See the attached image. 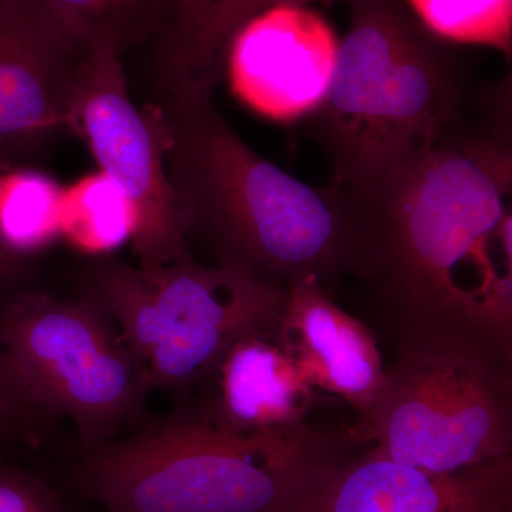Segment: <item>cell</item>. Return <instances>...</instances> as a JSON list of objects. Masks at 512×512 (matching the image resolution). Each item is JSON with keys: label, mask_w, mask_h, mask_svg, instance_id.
Here are the masks:
<instances>
[{"label": "cell", "mask_w": 512, "mask_h": 512, "mask_svg": "<svg viewBox=\"0 0 512 512\" xmlns=\"http://www.w3.org/2000/svg\"><path fill=\"white\" fill-rule=\"evenodd\" d=\"M0 512H70L42 478L0 463Z\"/></svg>", "instance_id": "19"}, {"label": "cell", "mask_w": 512, "mask_h": 512, "mask_svg": "<svg viewBox=\"0 0 512 512\" xmlns=\"http://www.w3.org/2000/svg\"><path fill=\"white\" fill-rule=\"evenodd\" d=\"M84 55L45 0H0V168L69 133Z\"/></svg>", "instance_id": "9"}, {"label": "cell", "mask_w": 512, "mask_h": 512, "mask_svg": "<svg viewBox=\"0 0 512 512\" xmlns=\"http://www.w3.org/2000/svg\"><path fill=\"white\" fill-rule=\"evenodd\" d=\"M275 338L316 392L343 400L363 417L386 375L375 336L336 305L316 278L288 286Z\"/></svg>", "instance_id": "12"}, {"label": "cell", "mask_w": 512, "mask_h": 512, "mask_svg": "<svg viewBox=\"0 0 512 512\" xmlns=\"http://www.w3.org/2000/svg\"><path fill=\"white\" fill-rule=\"evenodd\" d=\"M355 430L171 421L89 448L74 483L106 512H278L356 456Z\"/></svg>", "instance_id": "3"}, {"label": "cell", "mask_w": 512, "mask_h": 512, "mask_svg": "<svg viewBox=\"0 0 512 512\" xmlns=\"http://www.w3.org/2000/svg\"><path fill=\"white\" fill-rule=\"evenodd\" d=\"M165 171L188 242L214 265L285 286L359 272L345 192L312 187L249 146L215 103V86L160 80L151 107Z\"/></svg>", "instance_id": "2"}, {"label": "cell", "mask_w": 512, "mask_h": 512, "mask_svg": "<svg viewBox=\"0 0 512 512\" xmlns=\"http://www.w3.org/2000/svg\"><path fill=\"white\" fill-rule=\"evenodd\" d=\"M416 18L447 42L491 47L510 59L512 0H407Z\"/></svg>", "instance_id": "18"}, {"label": "cell", "mask_w": 512, "mask_h": 512, "mask_svg": "<svg viewBox=\"0 0 512 512\" xmlns=\"http://www.w3.org/2000/svg\"><path fill=\"white\" fill-rule=\"evenodd\" d=\"M5 170H9V168H0V173H3Z\"/></svg>", "instance_id": "23"}, {"label": "cell", "mask_w": 512, "mask_h": 512, "mask_svg": "<svg viewBox=\"0 0 512 512\" xmlns=\"http://www.w3.org/2000/svg\"><path fill=\"white\" fill-rule=\"evenodd\" d=\"M339 40L319 13L276 6L237 30L225 55L235 93L276 121L308 117L328 92Z\"/></svg>", "instance_id": "10"}, {"label": "cell", "mask_w": 512, "mask_h": 512, "mask_svg": "<svg viewBox=\"0 0 512 512\" xmlns=\"http://www.w3.org/2000/svg\"><path fill=\"white\" fill-rule=\"evenodd\" d=\"M348 35L318 109L309 114L333 187L375 184L463 119L473 100L447 40L402 0H350Z\"/></svg>", "instance_id": "4"}, {"label": "cell", "mask_w": 512, "mask_h": 512, "mask_svg": "<svg viewBox=\"0 0 512 512\" xmlns=\"http://www.w3.org/2000/svg\"><path fill=\"white\" fill-rule=\"evenodd\" d=\"M64 194L39 171L12 167L0 173V245L29 259L62 237Z\"/></svg>", "instance_id": "16"}, {"label": "cell", "mask_w": 512, "mask_h": 512, "mask_svg": "<svg viewBox=\"0 0 512 512\" xmlns=\"http://www.w3.org/2000/svg\"><path fill=\"white\" fill-rule=\"evenodd\" d=\"M28 259L10 254L0 245V288L13 285L28 275Z\"/></svg>", "instance_id": "22"}, {"label": "cell", "mask_w": 512, "mask_h": 512, "mask_svg": "<svg viewBox=\"0 0 512 512\" xmlns=\"http://www.w3.org/2000/svg\"><path fill=\"white\" fill-rule=\"evenodd\" d=\"M84 285L119 328L146 393L215 372L238 340L274 332L288 299L285 286L194 259L143 268L100 256Z\"/></svg>", "instance_id": "6"}, {"label": "cell", "mask_w": 512, "mask_h": 512, "mask_svg": "<svg viewBox=\"0 0 512 512\" xmlns=\"http://www.w3.org/2000/svg\"><path fill=\"white\" fill-rule=\"evenodd\" d=\"M84 52L123 57L161 37L173 20V0H45Z\"/></svg>", "instance_id": "14"}, {"label": "cell", "mask_w": 512, "mask_h": 512, "mask_svg": "<svg viewBox=\"0 0 512 512\" xmlns=\"http://www.w3.org/2000/svg\"><path fill=\"white\" fill-rule=\"evenodd\" d=\"M278 512H512V458L429 474L366 448Z\"/></svg>", "instance_id": "11"}, {"label": "cell", "mask_w": 512, "mask_h": 512, "mask_svg": "<svg viewBox=\"0 0 512 512\" xmlns=\"http://www.w3.org/2000/svg\"><path fill=\"white\" fill-rule=\"evenodd\" d=\"M274 332L238 340L215 370L220 375V403L214 416L232 429L288 430L308 423L316 390Z\"/></svg>", "instance_id": "13"}, {"label": "cell", "mask_w": 512, "mask_h": 512, "mask_svg": "<svg viewBox=\"0 0 512 512\" xmlns=\"http://www.w3.org/2000/svg\"><path fill=\"white\" fill-rule=\"evenodd\" d=\"M32 409L19 392L8 362L0 350V429L8 426Z\"/></svg>", "instance_id": "20"}, {"label": "cell", "mask_w": 512, "mask_h": 512, "mask_svg": "<svg viewBox=\"0 0 512 512\" xmlns=\"http://www.w3.org/2000/svg\"><path fill=\"white\" fill-rule=\"evenodd\" d=\"M332 0H217L190 28L163 37L161 80H187L217 87L232 36L248 20L276 6H306Z\"/></svg>", "instance_id": "15"}, {"label": "cell", "mask_w": 512, "mask_h": 512, "mask_svg": "<svg viewBox=\"0 0 512 512\" xmlns=\"http://www.w3.org/2000/svg\"><path fill=\"white\" fill-rule=\"evenodd\" d=\"M511 76L375 184L345 192L359 272L396 338L467 336L512 359Z\"/></svg>", "instance_id": "1"}, {"label": "cell", "mask_w": 512, "mask_h": 512, "mask_svg": "<svg viewBox=\"0 0 512 512\" xmlns=\"http://www.w3.org/2000/svg\"><path fill=\"white\" fill-rule=\"evenodd\" d=\"M396 343L379 396L355 430L363 447L429 474L512 458V359L446 333Z\"/></svg>", "instance_id": "5"}, {"label": "cell", "mask_w": 512, "mask_h": 512, "mask_svg": "<svg viewBox=\"0 0 512 512\" xmlns=\"http://www.w3.org/2000/svg\"><path fill=\"white\" fill-rule=\"evenodd\" d=\"M69 133L80 138L133 212L131 242L143 268L191 261L175 210L154 114L137 109L121 57L86 52L70 109Z\"/></svg>", "instance_id": "8"}, {"label": "cell", "mask_w": 512, "mask_h": 512, "mask_svg": "<svg viewBox=\"0 0 512 512\" xmlns=\"http://www.w3.org/2000/svg\"><path fill=\"white\" fill-rule=\"evenodd\" d=\"M217 0H173V20L170 29L161 36L175 35L190 28L212 8Z\"/></svg>", "instance_id": "21"}, {"label": "cell", "mask_w": 512, "mask_h": 512, "mask_svg": "<svg viewBox=\"0 0 512 512\" xmlns=\"http://www.w3.org/2000/svg\"><path fill=\"white\" fill-rule=\"evenodd\" d=\"M0 350L29 406L69 417L84 450L113 440L146 394L119 328L87 293L10 296L0 306Z\"/></svg>", "instance_id": "7"}, {"label": "cell", "mask_w": 512, "mask_h": 512, "mask_svg": "<svg viewBox=\"0 0 512 512\" xmlns=\"http://www.w3.org/2000/svg\"><path fill=\"white\" fill-rule=\"evenodd\" d=\"M133 212L123 192L104 174L64 194L62 237L73 247L103 256L133 237Z\"/></svg>", "instance_id": "17"}]
</instances>
